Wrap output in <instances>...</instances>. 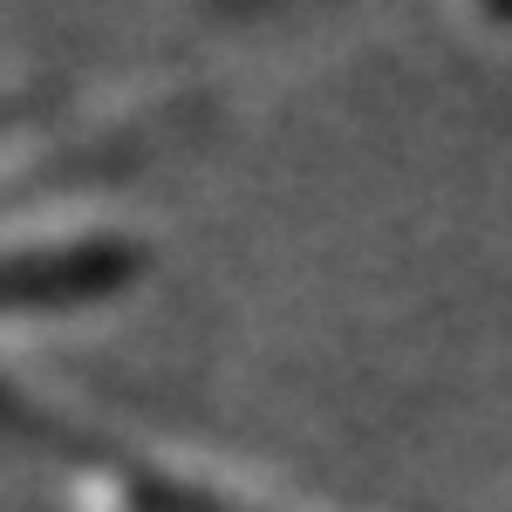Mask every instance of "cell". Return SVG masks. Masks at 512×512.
I'll use <instances>...</instances> for the list:
<instances>
[{
  "label": "cell",
  "instance_id": "1",
  "mask_svg": "<svg viewBox=\"0 0 512 512\" xmlns=\"http://www.w3.org/2000/svg\"><path fill=\"white\" fill-rule=\"evenodd\" d=\"M0 431L14 437L41 472H55V492L76 512H294L280 499H267L260 485H233L212 465L110 437L103 424L96 431L69 424L14 383H0Z\"/></svg>",
  "mask_w": 512,
  "mask_h": 512
}]
</instances>
